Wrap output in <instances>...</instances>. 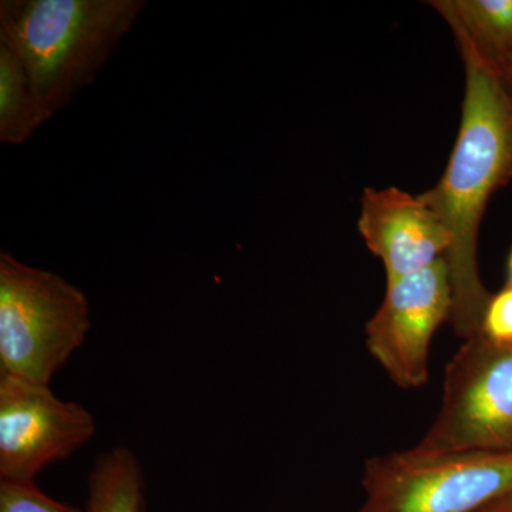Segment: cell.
Returning <instances> with one entry per match:
<instances>
[{"label": "cell", "instance_id": "obj_1", "mask_svg": "<svg viewBox=\"0 0 512 512\" xmlns=\"http://www.w3.org/2000/svg\"><path fill=\"white\" fill-rule=\"evenodd\" d=\"M457 40L466 72L460 128L446 170L421 197L451 235L446 256L453 329L464 340L480 333L491 293L478 269V235L494 192L512 181V83Z\"/></svg>", "mask_w": 512, "mask_h": 512}, {"label": "cell", "instance_id": "obj_2", "mask_svg": "<svg viewBox=\"0 0 512 512\" xmlns=\"http://www.w3.org/2000/svg\"><path fill=\"white\" fill-rule=\"evenodd\" d=\"M146 0H2L0 45L12 50L55 116L97 79Z\"/></svg>", "mask_w": 512, "mask_h": 512}, {"label": "cell", "instance_id": "obj_3", "mask_svg": "<svg viewBox=\"0 0 512 512\" xmlns=\"http://www.w3.org/2000/svg\"><path fill=\"white\" fill-rule=\"evenodd\" d=\"M90 328L82 289L0 252V373L50 386Z\"/></svg>", "mask_w": 512, "mask_h": 512}, {"label": "cell", "instance_id": "obj_4", "mask_svg": "<svg viewBox=\"0 0 512 512\" xmlns=\"http://www.w3.org/2000/svg\"><path fill=\"white\" fill-rule=\"evenodd\" d=\"M362 485L357 512H480L512 493V450L390 453L366 461Z\"/></svg>", "mask_w": 512, "mask_h": 512}, {"label": "cell", "instance_id": "obj_5", "mask_svg": "<svg viewBox=\"0 0 512 512\" xmlns=\"http://www.w3.org/2000/svg\"><path fill=\"white\" fill-rule=\"evenodd\" d=\"M414 453L421 456L512 450V346L481 335L450 360L436 419Z\"/></svg>", "mask_w": 512, "mask_h": 512}, {"label": "cell", "instance_id": "obj_6", "mask_svg": "<svg viewBox=\"0 0 512 512\" xmlns=\"http://www.w3.org/2000/svg\"><path fill=\"white\" fill-rule=\"evenodd\" d=\"M86 407L64 402L49 384L0 373V481L35 483L96 434Z\"/></svg>", "mask_w": 512, "mask_h": 512}, {"label": "cell", "instance_id": "obj_7", "mask_svg": "<svg viewBox=\"0 0 512 512\" xmlns=\"http://www.w3.org/2000/svg\"><path fill=\"white\" fill-rule=\"evenodd\" d=\"M453 311V289L446 258L386 282L379 309L366 325V348L402 389L423 387L430 376L434 335Z\"/></svg>", "mask_w": 512, "mask_h": 512}, {"label": "cell", "instance_id": "obj_8", "mask_svg": "<svg viewBox=\"0 0 512 512\" xmlns=\"http://www.w3.org/2000/svg\"><path fill=\"white\" fill-rule=\"evenodd\" d=\"M367 249L382 261L386 282L416 274L446 258L451 235L420 195L397 187L366 188L357 221Z\"/></svg>", "mask_w": 512, "mask_h": 512}, {"label": "cell", "instance_id": "obj_9", "mask_svg": "<svg viewBox=\"0 0 512 512\" xmlns=\"http://www.w3.org/2000/svg\"><path fill=\"white\" fill-rule=\"evenodd\" d=\"M456 39L501 76L512 74V0H436Z\"/></svg>", "mask_w": 512, "mask_h": 512}, {"label": "cell", "instance_id": "obj_10", "mask_svg": "<svg viewBox=\"0 0 512 512\" xmlns=\"http://www.w3.org/2000/svg\"><path fill=\"white\" fill-rule=\"evenodd\" d=\"M144 471L134 451L116 447L97 457L84 512H144Z\"/></svg>", "mask_w": 512, "mask_h": 512}, {"label": "cell", "instance_id": "obj_11", "mask_svg": "<svg viewBox=\"0 0 512 512\" xmlns=\"http://www.w3.org/2000/svg\"><path fill=\"white\" fill-rule=\"evenodd\" d=\"M52 117L18 56L0 45V141L20 146Z\"/></svg>", "mask_w": 512, "mask_h": 512}, {"label": "cell", "instance_id": "obj_12", "mask_svg": "<svg viewBox=\"0 0 512 512\" xmlns=\"http://www.w3.org/2000/svg\"><path fill=\"white\" fill-rule=\"evenodd\" d=\"M0 512H84L43 493L35 483L0 481Z\"/></svg>", "mask_w": 512, "mask_h": 512}, {"label": "cell", "instance_id": "obj_13", "mask_svg": "<svg viewBox=\"0 0 512 512\" xmlns=\"http://www.w3.org/2000/svg\"><path fill=\"white\" fill-rule=\"evenodd\" d=\"M478 335L498 346H512V286L491 293Z\"/></svg>", "mask_w": 512, "mask_h": 512}, {"label": "cell", "instance_id": "obj_14", "mask_svg": "<svg viewBox=\"0 0 512 512\" xmlns=\"http://www.w3.org/2000/svg\"><path fill=\"white\" fill-rule=\"evenodd\" d=\"M480 512H512V493L494 501L493 504L487 505Z\"/></svg>", "mask_w": 512, "mask_h": 512}, {"label": "cell", "instance_id": "obj_15", "mask_svg": "<svg viewBox=\"0 0 512 512\" xmlns=\"http://www.w3.org/2000/svg\"><path fill=\"white\" fill-rule=\"evenodd\" d=\"M507 285L512 286V248L507 259Z\"/></svg>", "mask_w": 512, "mask_h": 512}, {"label": "cell", "instance_id": "obj_16", "mask_svg": "<svg viewBox=\"0 0 512 512\" xmlns=\"http://www.w3.org/2000/svg\"><path fill=\"white\" fill-rule=\"evenodd\" d=\"M508 80H510V82L512 83V74L510 77H508Z\"/></svg>", "mask_w": 512, "mask_h": 512}]
</instances>
